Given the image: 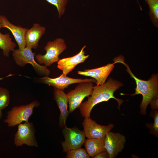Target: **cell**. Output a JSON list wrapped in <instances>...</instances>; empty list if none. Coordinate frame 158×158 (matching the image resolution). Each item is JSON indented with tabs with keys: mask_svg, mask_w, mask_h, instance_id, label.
Here are the masks:
<instances>
[{
	"mask_svg": "<svg viewBox=\"0 0 158 158\" xmlns=\"http://www.w3.org/2000/svg\"><path fill=\"white\" fill-rule=\"evenodd\" d=\"M119 81L110 78L102 85L94 86L93 92L87 100L82 103L79 107L80 113L83 117H90L93 107L101 102L107 101L111 99L116 100L118 102V108L120 107L123 100L117 98L114 95V92L123 85Z\"/></svg>",
	"mask_w": 158,
	"mask_h": 158,
	"instance_id": "1",
	"label": "cell"
},
{
	"mask_svg": "<svg viewBox=\"0 0 158 158\" xmlns=\"http://www.w3.org/2000/svg\"><path fill=\"white\" fill-rule=\"evenodd\" d=\"M117 63H121L124 65L127 68L126 71L134 79L136 84L135 92L129 95L132 96L141 94L142 99L140 106V114L143 115L146 114V109L150 102L153 99L158 98V74H153L147 80L139 79L132 73L128 65L124 62V57L119 55L114 58Z\"/></svg>",
	"mask_w": 158,
	"mask_h": 158,
	"instance_id": "2",
	"label": "cell"
},
{
	"mask_svg": "<svg viewBox=\"0 0 158 158\" xmlns=\"http://www.w3.org/2000/svg\"><path fill=\"white\" fill-rule=\"evenodd\" d=\"M66 49L65 40L58 38L52 41H48L44 47L46 53L44 55L40 54L35 55V59L39 64L49 66L58 61L59 55Z\"/></svg>",
	"mask_w": 158,
	"mask_h": 158,
	"instance_id": "3",
	"label": "cell"
},
{
	"mask_svg": "<svg viewBox=\"0 0 158 158\" xmlns=\"http://www.w3.org/2000/svg\"><path fill=\"white\" fill-rule=\"evenodd\" d=\"M40 105L38 101L34 100L27 104L14 106L8 112L4 122L9 127H14L23 122H28L34 108Z\"/></svg>",
	"mask_w": 158,
	"mask_h": 158,
	"instance_id": "4",
	"label": "cell"
},
{
	"mask_svg": "<svg viewBox=\"0 0 158 158\" xmlns=\"http://www.w3.org/2000/svg\"><path fill=\"white\" fill-rule=\"evenodd\" d=\"M13 59L16 64L23 67L26 64L29 63L32 66L36 73L40 75L48 76L50 73V71L47 66L41 65L35 59V53H33L32 49L25 47L20 49H15L12 54Z\"/></svg>",
	"mask_w": 158,
	"mask_h": 158,
	"instance_id": "5",
	"label": "cell"
},
{
	"mask_svg": "<svg viewBox=\"0 0 158 158\" xmlns=\"http://www.w3.org/2000/svg\"><path fill=\"white\" fill-rule=\"evenodd\" d=\"M93 83L90 81L79 83L74 89L67 93L69 113L73 112L79 108L84 98L92 94Z\"/></svg>",
	"mask_w": 158,
	"mask_h": 158,
	"instance_id": "6",
	"label": "cell"
},
{
	"mask_svg": "<svg viewBox=\"0 0 158 158\" xmlns=\"http://www.w3.org/2000/svg\"><path fill=\"white\" fill-rule=\"evenodd\" d=\"M18 126V130L14 138V143L16 146L25 145L28 146L38 147L35 137V128L32 123H21Z\"/></svg>",
	"mask_w": 158,
	"mask_h": 158,
	"instance_id": "7",
	"label": "cell"
},
{
	"mask_svg": "<svg viewBox=\"0 0 158 158\" xmlns=\"http://www.w3.org/2000/svg\"><path fill=\"white\" fill-rule=\"evenodd\" d=\"M65 140L61 142L63 152L81 148L85 140L83 130L75 127L68 128L64 127L62 131Z\"/></svg>",
	"mask_w": 158,
	"mask_h": 158,
	"instance_id": "8",
	"label": "cell"
},
{
	"mask_svg": "<svg viewBox=\"0 0 158 158\" xmlns=\"http://www.w3.org/2000/svg\"><path fill=\"white\" fill-rule=\"evenodd\" d=\"M82 125L85 136L87 138L100 139L103 138L114 127V125L110 123L107 126H103L97 123L90 117H85Z\"/></svg>",
	"mask_w": 158,
	"mask_h": 158,
	"instance_id": "9",
	"label": "cell"
},
{
	"mask_svg": "<svg viewBox=\"0 0 158 158\" xmlns=\"http://www.w3.org/2000/svg\"><path fill=\"white\" fill-rule=\"evenodd\" d=\"M125 137L119 133L111 131L105 136L104 146L108 153L109 158H115L121 152L124 148L126 142Z\"/></svg>",
	"mask_w": 158,
	"mask_h": 158,
	"instance_id": "10",
	"label": "cell"
},
{
	"mask_svg": "<svg viewBox=\"0 0 158 158\" xmlns=\"http://www.w3.org/2000/svg\"><path fill=\"white\" fill-rule=\"evenodd\" d=\"M39 80V81L42 83L62 90L68 88L69 85L75 83L88 81L96 83V80L94 79L73 78L69 77L63 73L56 78H52L48 76H44L40 78Z\"/></svg>",
	"mask_w": 158,
	"mask_h": 158,
	"instance_id": "11",
	"label": "cell"
},
{
	"mask_svg": "<svg viewBox=\"0 0 158 158\" xmlns=\"http://www.w3.org/2000/svg\"><path fill=\"white\" fill-rule=\"evenodd\" d=\"M86 46L83 47L76 55L71 57L59 59L57 62V68L62 71L63 73L67 75L73 71L78 64L84 62L89 56L85 54L84 49Z\"/></svg>",
	"mask_w": 158,
	"mask_h": 158,
	"instance_id": "12",
	"label": "cell"
},
{
	"mask_svg": "<svg viewBox=\"0 0 158 158\" xmlns=\"http://www.w3.org/2000/svg\"><path fill=\"white\" fill-rule=\"evenodd\" d=\"M115 62L112 63H109L99 68L85 69L83 71H78L79 75L92 77L96 80L97 85H102L105 83L108 77L114 67Z\"/></svg>",
	"mask_w": 158,
	"mask_h": 158,
	"instance_id": "13",
	"label": "cell"
},
{
	"mask_svg": "<svg viewBox=\"0 0 158 158\" xmlns=\"http://www.w3.org/2000/svg\"><path fill=\"white\" fill-rule=\"evenodd\" d=\"M54 99L60 110L59 125L62 128L66 126V121L69 113L68 109V97L63 90L54 88Z\"/></svg>",
	"mask_w": 158,
	"mask_h": 158,
	"instance_id": "14",
	"label": "cell"
},
{
	"mask_svg": "<svg viewBox=\"0 0 158 158\" xmlns=\"http://www.w3.org/2000/svg\"><path fill=\"white\" fill-rule=\"evenodd\" d=\"M1 24L2 28H7L12 32L19 49H22L26 47L25 36L27 28L14 25L10 22L6 17L3 15H1Z\"/></svg>",
	"mask_w": 158,
	"mask_h": 158,
	"instance_id": "15",
	"label": "cell"
},
{
	"mask_svg": "<svg viewBox=\"0 0 158 158\" xmlns=\"http://www.w3.org/2000/svg\"><path fill=\"white\" fill-rule=\"evenodd\" d=\"M46 28L40 24L35 23L27 30L25 36L26 47L31 49H37L41 38L45 33Z\"/></svg>",
	"mask_w": 158,
	"mask_h": 158,
	"instance_id": "16",
	"label": "cell"
},
{
	"mask_svg": "<svg viewBox=\"0 0 158 158\" xmlns=\"http://www.w3.org/2000/svg\"><path fill=\"white\" fill-rule=\"evenodd\" d=\"M104 137L100 139L87 138L84 142L85 150L93 158L99 152L106 150L104 146Z\"/></svg>",
	"mask_w": 158,
	"mask_h": 158,
	"instance_id": "17",
	"label": "cell"
},
{
	"mask_svg": "<svg viewBox=\"0 0 158 158\" xmlns=\"http://www.w3.org/2000/svg\"><path fill=\"white\" fill-rule=\"evenodd\" d=\"M16 46L9 33L4 34L0 32V49L2 50L4 56L8 57L10 52L13 51Z\"/></svg>",
	"mask_w": 158,
	"mask_h": 158,
	"instance_id": "18",
	"label": "cell"
},
{
	"mask_svg": "<svg viewBox=\"0 0 158 158\" xmlns=\"http://www.w3.org/2000/svg\"><path fill=\"white\" fill-rule=\"evenodd\" d=\"M150 9V16L154 24L158 25V0H145Z\"/></svg>",
	"mask_w": 158,
	"mask_h": 158,
	"instance_id": "19",
	"label": "cell"
},
{
	"mask_svg": "<svg viewBox=\"0 0 158 158\" xmlns=\"http://www.w3.org/2000/svg\"><path fill=\"white\" fill-rule=\"evenodd\" d=\"M154 119L152 123L146 124V127L150 130V134L154 135L157 138L158 137V111L157 110H154L151 112L150 114Z\"/></svg>",
	"mask_w": 158,
	"mask_h": 158,
	"instance_id": "20",
	"label": "cell"
},
{
	"mask_svg": "<svg viewBox=\"0 0 158 158\" xmlns=\"http://www.w3.org/2000/svg\"><path fill=\"white\" fill-rule=\"evenodd\" d=\"M10 95L6 89L0 87V110L4 109L9 105Z\"/></svg>",
	"mask_w": 158,
	"mask_h": 158,
	"instance_id": "21",
	"label": "cell"
},
{
	"mask_svg": "<svg viewBox=\"0 0 158 158\" xmlns=\"http://www.w3.org/2000/svg\"><path fill=\"white\" fill-rule=\"evenodd\" d=\"M49 3L55 6L57 9L59 18L64 14L66 10L68 0H46Z\"/></svg>",
	"mask_w": 158,
	"mask_h": 158,
	"instance_id": "22",
	"label": "cell"
},
{
	"mask_svg": "<svg viewBox=\"0 0 158 158\" xmlns=\"http://www.w3.org/2000/svg\"><path fill=\"white\" fill-rule=\"evenodd\" d=\"M67 158H89L90 156L84 149L80 148L69 150L66 152Z\"/></svg>",
	"mask_w": 158,
	"mask_h": 158,
	"instance_id": "23",
	"label": "cell"
},
{
	"mask_svg": "<svg viewBox=\"0 0 158 158\" xmlns=\"http://www.w3.org/2000/svg\"><path fill=\"white\" fill-rule=\"evenodd\" d=\"M93 158H109V154L106 150L99 152Z\"/></svg>",
	"mask_w": 158,
	"mask_h": 158,
	"instance_id": "24",
	"label": "cell"
},
{
	"mask_svg": "<svg viewBox=\"0 0 158 158\" xmlns=\"http://www.w3.org/2000/svg\"><path fill=\"white\" fill-rule=\"evenodd\" d=\"M158 99L156 98L152 99L150 102L151 108L153 110H157L158 108Z\"/></svg>",
	"mask_w": 158,
	"mask_h": 158,
	"instance_id": "25",
	"label": "cell"
},
{
	"mask_svg": "<svg viewBox=\"0 0 158 158\" xmlns=\"http://www.w3.org/2000/svg\"><path fill=\"white\" fill-rule=\"evenodd\" d=\"M2 113L1 111L0 110V120L2 118Z\"/></svg>",
	"mask_w": 158,
	"mask_h": 158,
	"instance_id": "26",
	"label": "cell"
},
{
	"mask_svg": "<svg viewBox=\"0 0 158 158\" xmlns=\"http://www.w3.org/2000/svg\"><path fill=\"white\" fill-rule=\"evenodd\" d=\"M1 15H0V23H1Z\"/></svg>",
	"mask_w": 158,
	"mask_h": 158,
	"instance_id": "27",
	"label": "cell"
},
{
	"mask_svg": "<svg viewBox=\"0 0 158 158\" xmlns=\"http://www.w3.org/2000/svg\"><path fill=\"white\" fill-rule=\"evenodd\" d=\"M1 28H2V26L1 24L0 23V29H1Z\"/></svg>",
	"mask_w": 158,
	"mask_h": 158,
	"instance_id": "28",
	"label": "cell"
},
{
	"mask_svg": "<svg viewBox=\"0 0 158 158\" xmlns=\"http://www.w3.org/2000/svg\"><path fill=\"white\" fill-rule=\"evenodd\" d=\"M1 79H2V78H1ZM1 79H0V80H1Z\"/></svg>",
	"mask_w": 158,
	"mask_h": 158,
	"instance_id": "29",
	"label": "cell"
}]
</instances>
